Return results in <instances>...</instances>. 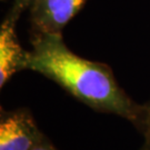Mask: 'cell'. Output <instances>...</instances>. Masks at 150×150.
<instances>
[{"instance_id": "6da1fadb", "label": "cell", "mask_w": 150, "mask_h": 150, "mask_svg": "<svg viewBox=\"0 0 150 150\" xmlns=\"http://www.w3.org/2000/svg\"><path fill=\"white\" fill-rule=\"evenodd\" d=\"M25 70L45 76L92 110L116 115L137 127L144 103H137L117 82L112 69L71 51L61 33L32 36Z\"/></svg>"}, {"instance_id": "7a4b0ae2", "label": "cell", "mask_w": 150, "mask_h": 150, "mask_svg": "<svg viewBox=\"0 0 150 150\" xmlns=\"http://www.w3.org/2000/svg\"><path fill=\"white\" fill-rule=\"evenodd\" d=\"M43 134L28 108H1L0 150H32Z\"/></svg>"}, {"instance_id": "3957f363", "label": "cell", "mask_w": 150, "mask_h": 150, "mask_svg": "<svg viewBox=\"0 0 150 150\" xmlns=\"http://www.w3.org/2000/svg\"><path fill=\"white\" fill-rule=\"evenodd\" d=\"M28 4L15 1L0 27V87L4 88L12 76L25 70L28 51L19 43L17 37V21Z\"/></svg>"}, {"instance_id": "277c9868", "label": "cell", "mask_w": 150, "mask_h": 150, "mask_svg": "<svg viewBox=\"0 0 150 150\" xmlns=\"http://www.w3.org/2000/svg\"><path fill=\"white\" fill-rule=\"evenodd\" d=\"M86 0H32L30 5L32 36L61 33Z\"/></svg>"}, {"instance_id": "5b68a950", "label": "cell", "mask_w": 150, "mask_h": 150, "mask_svg": "<svg viewBox=\"0 0 150 150\" xmlns=\"http://www.w3.org/2000/svg\"><path fill=\"white\" fill-rule=\"evenodd\" d=\"M136 128L142 136V144L139 150H150V98L144 103L142 117Z\"/></svg>"}, {"instance_id": "8992f818", "label": "cell", "mask_w": 150, "mask_h": 150, "mask_svg": "<svg viewBox=\"0 0 150 150\" xmlns=\"http://www.w3.org/2000/svg\"><path fill=\"white\" fill-rule=\"evenodd\" d=\"M32 150H58V149L52 144V141L49 139L46 134H43V137L40 139V141L38 142L37 145L33 147Z\"/></svg>"}, {"instance_id": "52a82bcc", "label": "cell", "mask_w": 150, "mask_h": 150, "mask_svg": "<svg viewBox=\"0 0 150 150\" xmlns=\"http://www.w3.org/2000/svg\"><path fill=\"white\" fill-rule=\"evenodd\" d=\"M15 1H22V2H26V4H28V5L30 6L31 5L32 0H15Z\"/></svg>"}]
</instances>
